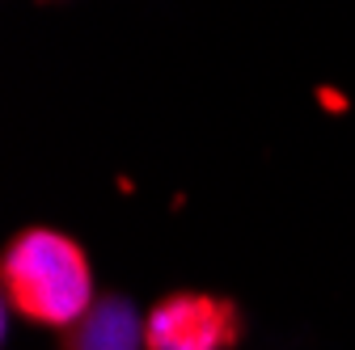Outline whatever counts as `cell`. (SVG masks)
<instances>
[{
	"label": "cell",
	"instance_id": "cell-2",
	"mask_svg": "<svg viewBox=\"0 0 355 350\" xmlns=\"http://www.w3.org/2000/svg\"><path fill=\"white\" fill-rule=\"evenodd\" d=\"M237 342V313L233 304L211 295H169L144 321L148 350H225Z\"/></svg>",
	"mask_w": 355,
	"mask_h": 350
},
{
	"label": "cell",
	"instance_id": "cell-3",
	"mask_svg": "<svg viewBox=\"0 0 355 350\" xmlns=\"http://www.w3.org/2000/svg\"><path fill=\"white\" fill-rule=\"evenodd\" d=\"M144 342V325L123 300L94 304L72 325V350H136Z\"/></svg>",
	"mask_w": 355,
	"mask_h": 350
},
{
	"label": "cell",
	"instance_id": "cell-1",
	"mask_svg": "<svg viewBox=\"0 0 355 350\" xmlns=\"http://www.w3.org/2000/svg\"><path fill=\"white\" fill-rule=\"evenodd\" d=\"M5 295L26 321L64 329L94 308V270L64 232L30 228L5 253Z\"/></svg>",
	"mask_w": 355,
	"mask_h": 350
}]
</instances>
